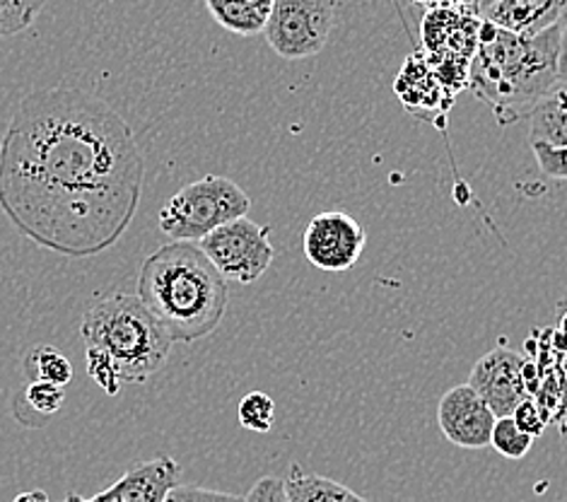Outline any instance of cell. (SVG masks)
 <instances>
[{
  "label": "cell",
  "instance_id": "6da1fadb",
  "mask_svg": "<svg viewBox=\"0 0 567 502\" xmlns=\"http://www.w3.org/2000/svg\"><path fill=\"white\" fill-rule=\"evenodd\" d=\"M143 180L145 160L126 119L80 90L27 94L0 143V211L27 239L71 259L124 237Z\"/></svg>",
  "mask_w": 567,
  "mask_h": 502
},
{
  "label": "cell",
  "instance_id": "7a4b0ae2",
  "mask_svg": "<svg viewBox=\"0 0 567 502\" xmlns=\"http://www.w3.org/2000/svg\"><path fill=\"white\" fill-rule=\"evenodd\" d=\"M560 27L538 37H517L483 20L478 49L468 68V90L488 104L497 124H517L560 83Z\"/></svg>",
  "mask_w": 567,
  "mask_h": 502
},
{
  "label": "cell",
  "instance_id": "3957f363",
  "mask_svg": "<svg viewBox=\"0 0 567 502\" xmlns=\"http://www.w3.org/2000/svg\"><path fill=\"white\" fill-rule=\"evenodd\" d=\"M138 297L174 344H194L220 327L229 290L198 242H169L143 262Z\"/></svg>",
  "mask_w": 567,
  "mask_h": 502
},
{
  "label": "cell",
  "instance_id": "277c9868",
  "mask_svg": "<svg viewBox=\"0 0 567 502\" xmlns=\"http://www.w3.org/2000/svg\"><path fill=\"white\" fill-rule=\"evenodd\" d=\"M80 336L87 348L102 350L114 362L121 385L147 382L162 370L174 346L159 319L131 293L94 303L80 321Z\"/></svg>",
  "mask_w": 567,
  "mask_h": 502
},
{
  "label": "cell",
  "instance_id": "5b68a950",
  "mask_svg": "<svg viewBox=\"0 0 567 502\" xmlns=\"http://www.w3.org/2000/svg\"><path fill=\"white\" fill-rule=\"evenodd\" d=\"M251 201L245 188L220 174L186 184L159 208L157 225L172 242H200L213 229L245 218Z\"/></svg>",
  "mask_w": 567,
  "mask_h": 502
},
{
  "label": "cell",
  "instance_id": "8992f818",
  "mask_svg": "<svg viewBox=\"0 0 567 502\" xmlns=\"http://www.w3.org/2000/svg\"><path fill=\"white\" fill-rule=\"evenodd\" d=\"M483 18L474 6L430 8L423 22L425 59L452 94L468 85L471 59L478 49Z\"/></svg>",
  "mask_w": 567,
  "mask_h": 502
},
{
  "label": "cell",
  "instance_id": "52a82bcc",
  "mask_svg": "<svg viewBox=\"0 0 567 502\" xmlns=\"http://www.w3.org/2000/svg\"><path fill=\"white\" fill-rule=\"evenodd\" d=\"M333 27V0H274L264 37L280 59L302 61L323 51Z\"/></svg>",
  "mask_w": 567,
  "mask_h": 502
},
{
  "label": "cell",
  "instance_id": "ba28073f",
  "mask_svg": "<svg viewBox=\"0 0 567 502\" xmlns=\"http://www.w3.org/2000/svg\"><path fill=\"white\" fill-rule=\"evenodd\" d=\"M198 247L220 270L225 280L251 285L274 264V244L268 239V227L245 218H237L198 242Z\"/></svg>",
  "mask_w": 567,
  "mask_h": 502
},
{
  "label": "cell",
  "instance_id": "9c48e42d",
  "mask_svg": "<svg viewBox=\"0 0 567 502\" xmlns=\"http://www.w3.org/2000/svg\"><path fill=\"white\" fill-rule=\"evenodd\" d=\"M364 239H368L364 229L353 215L346 211H327L307 225L302 247L307 262L315 268L341 274L360 262Z\"/></svg>",
  "mask_w": 567,
  "mask_h": 502
},
{
  "label": "cell",
  "instance_id": "30bf717a",
  "mask_svg": "<svg viewBox=\"0 0 567 502\" xmlns=\"http://www.w3.org/2000/svg\"><path fill=\"white\" fill-rule=\"evenodd\" d=\"M524 362L526 360L519 352L509 348H495L471 370L468 385L488 403L495 418L512 416L524 399L532 397L524 379Z\"/></svg>",
  "mask_w": 567,
  "mask_h": 502
},
{
  "label": "cell",
  "instance_id": "8fae6325",
  "mask_svg": "<svg viewBox=\"0 0 567 502\" xmlns=\"http://www.w3.org/2000/svg\"><path fill=\"white\" fill-rule=\"evenodd\" d=\"M495 413L488 409L476 389L458 385L444 393L437 406V423L442 436L464 450H483L491 447Z\"/></svg>",
  "mask_w": 567,
  "mask_h": 502
},
{
  "label": "cell",
  "instance_id": "7c38bea8",
  "mask_svg": "<svg viewBox=\"0 0 567 502\" xmlns=\"http://www.w3.org/2000/svg\"><path fill=\"white\" fill-rule=\"evenodd\" d=\"M179 485V464L169 457H157L153 461L131 467L112 488L80 498L75 493L65 495L63 502H167L172 488Z\"/></svg>",
  "mask_w": 567,
  "mask_h": 502
},
{
  "label": "cell",
  "instance_id": "4fadbf2b",
  "mask_svg": "<svg viewBox=\"0 0 567 502\" xmlns=\"http://www.w3.org/2000/svg\"><path fill=\"white\" fill-rule=\"evenodd\" d=\"M483 20L517 37H538L563 24V0H497Z\"/></svg>",
  "mask_w": 567,
  "mask_h": 502
},
{
  "label": "cell",
  "instance_id": "5bb4252c",
  "mask_svg": "<svg viewBox=\"0 0 567 502\" xmlns=\"http://www.w3.org/2000/svg\"><path fill=\"white\" fill-rule=\"evenodd\" d=\"M396 92L409 112H442L444 98H452V92L440 83L423 53L409 57L396 80Z\"/></svg>",
  "mask_w": 567,
  "mask_h": 502
},
{
  "label": "cell",
  "instance_id": "9a60e30c",
  "mask_svg": "<svg viewBox=\"0 0 567 502\" xmlns=\"http://www.w3.org/2000/svg\"><path fill=\"white\" fill-rule=\"evenodd\" d=\"M532 145L567 147V83H558L529 112Z\"/></svg>",
  "mask_w": 567,
  "mask_h": 502
},
{
  "label": "cell",
  "instance_id": "2e32d148",
  "mask_svg": "<svg viewBox=\"0 0 567 502\" xmlns=\"http://www.w3.org/2000/svg\"><path fill=\"white\" fill-rule=\"evenodd\" d=\"M210 18L237 37L261 34L274 0H206Z\"/></svg>",
  "mask_w": 567,
  "mask_h": 502
},
{
  "label": "cell",
  "instance_id": "e0dca14e",
  "mask_svg": "<svg viewBox=\"0 0 567 502\" xmlns=\"http://www.w3.org/2000/svg\"><path fill=\"white\" fill-rule=\"evenodd\" d=\"M282 483H286L290 502H370L368 498L350 491L348 485L327 477H317V473H305L297 464L290 467L288 479Z\"/></svg>",
  "mask_w": 567,
  "mask_h": 502
},
{
  "label": "cell",
  "instance_id": "ac0fdd59",
  "mask_svg": "<svg viewBox=\"0 0 567 502\" xmlns=\"http://www.w3.org/2000/svg\"><path fill=\"white\" fill-rule=\"evenodd\" d=\"M24 375L30 382H49L65 387L73 379V365L53 346H32L24 356Z\"/></svg>",
  "mask_w": 567,
  "mask_h": 502
},
{
  "label": "cell",
  "instance_id": "d6986e66",
  "mask_svg": "<svg viewBox=\"0 0 567 502\" xmlns=\"http://www.w3.org/2000/svg\"><path fill=\"white\" fill-rule=\"evenodd\" d=\"M237 418L241 428L254 430V432H268L274 428V420H276V403L268 393L251 391L239 401Z\"/></svg>",
  "mask_w": 567,
  "mask_h": 502
},
{
  "label": "cell",
  "instance_id": "ffe728a7",
  "mask_svg": "<svg viewBox=\"0 0 567 502\" xmlns=\"http://www.w3.org/2000/svg\"><path fill=\"white\" fill-rule=\"evenodd\" d=\"M532 442H534V438H529L526 432H522L515 420H512V416L495 420L493 436H491V447L497 454H503L507 459H522V457L529 454Z\"/></svg>",
  "mask_w": 567,
  "mask_h": 502
},
{
  "label": "cell",
  "instance_id": "44dd1931",
  "mask_svg": "<svg viewBox=\"0 0 567 502\" xmlns=\"http://www.w3.org/2000/svg\"><path fill=\"white\" fill-rule=\"evenodd\" d=\"M44 6L47 0H0V37L24 32Z\"/></svg>",
  "mask_w": 567,
  "mask_h": 502
},
{
  "label": "cell",
  "instance_id": "7402d4cb",
  "mask_svg": "<svg viewBox=\"0 0 567 502\" xmlns=\"http://www.w3.org/2000/svg\"><path fill=\"white\" fill-rule=\"evenodd\" d=\"M24 401L34 413L53 416L61 411V406L65 401V389L49 382H30V387L24 389Z\"/></svg>",
  "mask_w": 567,
  "mask_h": 502
},
{
  "label": "cell",
  "instance_id": "603a6c76",
  "mask_svg": "<svg viewBox=\"0 0 567 502\" xmlns=\"http://www.w3.org/2000/svg\"><path fill=\"white\" fill-rule=\"evenodd\" d=\"M85 358H87V375L92 377V382L97 385L104 393H110V397H116L121 391V379L116 375L114 362L97 348H87Z\"/></svg>",
  "mask_w": 567,
  "mask_h": 502
},
{
  "label": "cell",
  "instance_id": "cb8c5ba5",
  "mask_svg": "<svg viewBox=\"0 0 567 502\" xmlns=\"http://www.w3.org/2000/svg\"><path fill=\"white\" fill-rule=\"evenodd\" d=\"M512 420H515L517 428H519L522 432H526V436H529V438H538V436H542V432L546 430L550 418H548V413L542 409V406L536 403V399L529 397V399H524V401L517 406L515 413H512Z\"/></svg>",
  "mask_w": 567,
  "mask_h": 502
},
{
  "label": "cell",
  "instance_id": "d4e9b609",
  "mask_svg": "<svg viewBox=\"0 0 567 502\" xmlns=\"http://www.w3.org/2000/svg\"><path fill=\"white\" fill-rule=\"evenodd\" d=\"M532 151L544 176L556 182H567V147L532 145Z\"/></svg>",
  "mask_w": 567,
  "mask_h": 502
},
{
  "label": "cell",
  "instance_id": "484cf974",
  "mask_svg": "<svg viewBox=\"0 0 567 502\" xmlns=\"http://www.w3.org/2000/svg\"><path fill=\"white\" fill-rule=\"evenodd\" d=\"M167 502H245V498L220 491H208L200 485H177L172 488Z\"/></svg>",
  "mask_w": 567,
  "mask_h": 502
},
{
  "label": "cell",
  "instance_id": "4316f807",
  "mask_svg": "<svg viewBox=\"0 0 567 502\" xmlns=\"http://www.w3.org/2000/svg\"><path fill=\"white\" fill-rule=\"evenodd\" d=\"M245 502H290L286 493V483L274 477H266L251 488V493L245 498Z\"/></svg>",
  "mask_w": 567,
  "mask_h": 502
},
{
  "label": "cell",
  "instance_id": "83f0119b",
  "mask_svg": "<svg viewBox=\"0 0 567 502\" xmlns=\"http://www.w3.org/2000/svg\"><path fill=\"white\" fill-rule=\"evenodd\" d=\"M558 78L567 83V20L560 27V57H558Z\"/></svg>",
  "mask_w": 567,
  "mask_h": 502
},
{
  "label": "cell",
  "instance_id": "f1b7e54d",
  "mask_svg": "<svg viewBox=\"0 0 567 502\" xmlns=\"http://www.w3.org/2000/svg\"><path fill=\"white\" fill-rule=\"evenodd\" d=\"M409 3H417V6H425L430 8H444V6H474L476 8V0H409Z\"/></svg>",
  "mask_w": 567,
  "mask_h": 502
},
{
  "label": "cell",
  "instance_id": "f546056e",
  "mask_svg": "<svg viewBox=\"0 0 567 502\" xmlns=\"http://www.w3.org/2000/svg\"><path fill=\"white\" fill-rule=\"evenodd\" d=\"M12 502H51V500H49V495L44 491H30V493L18 495Z\"/></svg>",
  "mask_w": 567,
  "mask_h": 502
},
{
  "label": "cell",
  "instance_id": "4dcf8cb0",
  "mask_svg": "<svg viewBox=\"0 0 567 502\" xmlns=\"http://www.w3.org/2000/svg\"><path fill=\"white\" fill-rule=\"evenodd\" d=\"M497 3V0H476V10H478V16L483 18L485 12H488V8H493Z\"/></svg>",
  "mask_w": 567,
  "mask_h": 502
},
{
  "label": "cell",
  "instance_id": "1f68e13d",
  "mask_svg": "<svg viewBox=\"0 0 567 502\" xmlns=\"http://www.w3.org/2000/svg\"><path fill=\"white\" fill-rule=\"evenodd\" d=\"M567 20V0H563V22Z\"/></svg>",
  "mask_w": 567,
  "mask_h": 502
},
{
  "label": "cell",
  "instance_id": "d6a6232c",
  "mask_svg": "<svg viewBox=\"0 0 567 502\" xmlns=\"http://www.w3.org/2000/svg\"><path fill=\"white\" fill-rule=\"evenodd\" d=\"M563 309H565V315H567V297H565V303H563Z\"/></svg>",
  "mask_w": 567,
  "mask_h": 502
}]
</instances>
